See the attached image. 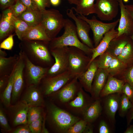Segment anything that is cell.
Wrapping results in <instances>:
<instances>
[{"instance_id":"cell-1","label":"cell","mask_w":133,"mask_h":133,"mask_svg":"<svg viewBox=\"0 0 133 133\" xmlns=\"http://www.w3.org/2000/svg\"><path fill=\"white\" fill-rule=\"evenodd\" d=\"M19 44L20 51L35 65L50 67L54 60L51 53L49 42L36 40H23Z\"/></svg>"},{"instance_id":"cell-2","label":"cell","mask_w":133,"mask_h":133,"mask_svg":"<svg viewBox=\"0 0 133 133\" xmlns=\"http://www.w3.org/2000/svg\"><path fill=\"white\" fill-rule=\"evenodd\" d=\"M64 32L60 36L54 38L49 42L50 50L66 47H74L81 50L87 54H92V49L79 39L75 25L69 19H65Z\"/></svg>"},{"instance_id":"cell-3","label":"cell","mask_w":133,"mask_h":133,"mask_svg":"<svg viewBox=\"0 0 133 133\" xmlns=\"http://www.w3.org/2000/svg\"><path fill=\"white\" fill-rule=\"evenodd\" d=\"M47 113V119L50 125L59 133H66L71 126L81 119L52 103L48 105Z\"/></svg>"},{"instance_id":"cell-4","label":"cell","mask_w":133,"mask_h":133,"mask_svg":"<svg viewBox=\"0 0 133 133\" xmlns=\"http://www.w3.org/2000/svg\"><path fill=\"white\" fill-rule=\"evenodd\" d=\"M42 11L41 24L48 36L51 40L55 37L64 28L65 19L59 10L55 9H46Z\"/></svg>"},{"instance_id":"cell-5","label":"cell","mask_w":133,"mask_h":133,"mask_svg":"<svg viewBox=\"0 0 133 133\" xmlns=\"http://www.w3.org/2000/svg\"><path fill=\"white\" fill-rule=\"evenodd\" d=\"M75 77L68 70L55 76H46L40 82L42 83L40 88L45 95H50L59 90Z\"/></svg>"},{"instance_id":"cell-6","label":"cell","mask_w":133,"mask_h":133,"mask_svg":"<svg viewBox=\"0 0 133 133\" xmlns=\"http://www.w3.org/2000/svg\"><path fill=\"white\" fill-rule=\"evenodd\" d=\"M68 48V70L75 76L78 77L87 69L91 58L78 48L71 46Z\"/></svg>"},{"instance_id":"cell-7","label":"cell","mask_w":133,"mask_h":133,"mask_svg":"<svg viewBox=\"0 0 133 133\" xmlns=\"http://www.w3.org/2000/svg\"><path fill=\"white\" fill-rule=\"evenodd\" d=\"M50 51L54 59V62L48 69L46 76H55L68 70V47L50 50Z\"/></svg>"},{"instance_id":"cell-8","label":"cell","mask_w":133,"mask_h":133,"mask_svg":"<svg viewBox=\"0 0 133 133\" xmlns=\"http://www.w3.org/2000/svg\"><path fill=\"white\" fill-rule=\"evenodd\" d=\"M77 17L86 22L90 25L93 35L95 46L99 43L105 33L112 29L115 28L119 22V19L110 23H104L97 19L95 16L89 19L82 15H77Z\"/></svg>"},{"instance_id":"cell-9","label":"cell","mask_w":133,"mask_h":133,"mask_svg":"<svg viewBox=\"0 0 133 133\" xmlns=\"http://www.w3.org/2000/svg\"><path fill=\"white\" fill-rule=\"evenodd\" d=\"M22 53L24 61V79H25L28 85H38L42 79L46 76L50 67H44L35 65Z\"/></svg>"},{"instance_id":"cell-10","label":"cell","mask_w":133,"mask_h":133,"mask_svg":"<svg viewBox=\"0 0 133 133\" xmlns=\"http://www.w3.org/2000/svg\"><path fill=\"white\" fill-rule=\"evenodd\" d=\"M95 14L101 20L110 21L115 18L119 11V0H96Z\"/></svg>"},{"instance_id":"cell-11","label":"cell","mask_w":133,"mask_h":133,"mask_svg":"<svg viewBox=\"0 0 133 133\" xmlns=\"http://www.w3.org/2000/svg\"><path fill=\"white\" fill-rule=\"evenodd\" d=\"M122 93L112 94L100 98L102 108V114L114 126L116 124V115L118 109Z\"/></svg>"},{"instance_id":"cell-12","label":"cell","mask_w":133,"mask_h":133,"mask_svg":"<svg viewBox=\"0 0 133 133\" xmlns=\"http://www.w3.org/2000/svg\"><path fill=\"white\" fill-rule=\"evenodd\" d=\"M82 87L76 77L51 95H53L59 102L66 104L75 98Z\"/></svg>"},{"instance_id":"cell-13","label":"cell","mask_w":133,"mask_h":133,"mask_svg":"<svg viewBox=\"0 0 133 133\" xmlns=\"http://www.w3.org/2000/svg\"><path fill=\"white\" fill-rule=\"evenodd\" d=\"M18 60L15 66L13 80L11 100L15 101L17 99L23 88L24 83V61L23 54L19 52Z\"/></svg>"},{"instance_id":"cell-14","label":"cell","mask_w":133,"mask_h":133,"mask_svg":"<svg viewBox=\"0 0 133 133\" xmlns=\"http://www.w3.org/2000/svg\"><path fill=\"white\" fill-rule=\"evenodd\" d=\"M66 14L69 17L75 21L77 34L81 41L91 49L94 48L89 36L91 28L88 24L76 16L74 13L72 8L67 9Z\"/></svg>"},{"instance_id":"cell-15","label":"cell","mask_w":133,"mask_h":133,"mask_svg":"<svg viewBox=\"0 0 133 133\" xmlns=\"http://www.w3.org/2000/svg\"><path fill=\"white\" fill-rule=\"evenodd\" d=\"M94 100L82 87L75 98L65 105L66 108L70 111L82 115L86 108Z\"/></svg>"},{"instance_id":"cell-16","label":"cell","mask_w":133,"mask_h":133,"mask_svg":"<svg viewBox=\"0 0 133 133\" xmlns=\"http://www.w3.org/2000/svg\"><path fill=\"white\" fill-rule=\"evenodd\" d=\"M119 1L121 15L117 37L124 34L130 36L133 33V20L127 11L123 0Z\"/></svg>"},{"instance_id":"cell-17","label":"cell","mask_w":133,"mask_h":133,"mask_svg":"<svg viewBox=\"0 0 133 133\" xmlns=\"http://www.w3.org/2000/svg\"><path fill=\"white\" fill-rule=\"evenodd\" d=\"M14 16L9 8L4 10L2 12L0 21V43L15 31L13 24Z\"/></svg>"},{"instance_id":"cell-18","label":"cell","mask_w":133,"mask_h":133,"mask_svg":"<svg viewBox=\"0 0 133 133\" xmlns=\"http://www.w3.org/2000/svg\"><path fill=\"white\" fill-rule=\"evenodd\" d=\"M38 85H28L22 101L29 107H42L44 101L40 88Z\"/></svg>"},{"instance_id":"cell-19","label":"cell","mask_w":133,"mask_h":133,"mask_svg":"<svg viewBox=\"0 0 133 133\" xmlns=\"http://www.w3.org/2000/svg\"><path fill=\"white\" fill-rule=\"evenodd\" d=\"M108 75L106 69H98L93 82L90 94L94 100L100 99V92L106 83Z\"/></svg>"},{"instance_id":"cell-20","label":"cell","mask_w":133,"mask_h":133,"mask_svg":"<svg viewBox=\"0 0 133 133\" xmlns=\"http://www.w3.org/2000/svg\"><path fill=\"white\" fill-rule=\"evenodd\" d=\"M117 30L113 28L104 35L99 44L96 47L92 49V55L89 62L88 67L91 63L96 58L105 52L107 50L111 41L117 37Z\"/></svg>"},{"instance_id":"cell-21","label":"cell","mask_w":133,"mask_h":133,"mask_svg":"<svg viewBox=\"0 0 133 133\" xmlns=\"http://www.w3.org/2000/svg\"><path fill=\"white\" fill-rule=\"evenodd\" d=\"M29 107L22 101L10 108L14 126L28 124L27 115Z\"/></svg>"},{"instance_id":"cell-22","label":"cell","mask_w":133,"mask_h":133,"mask_svg":"<svg viewBox=\"0 0 133 133\" xmlns=\"http://www.w3.org/2000/svg\"><path fill=\"white\" fill-rule=\"evenodd\" d=\"M98 68L96 60L95 59L86 70L78 77V80L82 88L90 94L91 91L93 82Z\"/></svg>"},{"instance_id":"cell-23","label":"cell","mask_w":133,"mask_h":133,"mask_svg":"<svg viewBox=\"0 0 133 133\" xmlns=\"http://www.w3.org/2000/svg\"><path fill=\"white\" fill-rule=\"evenodd\" d=\"M102 108L100 99L94 100L83 113L84 119L87 122L92 123L102 114Z\"/></svg>"},{"instance_id":"cell-24","label":"cell","mask_w":133,"mask_h":133,"mask_svg":"<svg viewBox=\"0 0 133 133\" xmlns=\"http://www.w3.org/2000/svg\"><path fill=\"white\" fill-rule=\"evenodd\" d=\"M125 82L123 80L117 79L109 76L100 94V99L110 94L122 93V87Z\"/></svg>"},{"instance_id":"cell-25","label":"cell","mask_w":133,"mask_h":133,"mask_svg":"<svg viewBox=\"0 0 133 133\" xmlns=\"http://www.w3.org/2000/svg\"><path fill=\"white\" fill-rule=\"evenodd\" d=\"M40 40L47 42H50L51 40L41 23L35 26L30 27L23 35L21 40Z\"/></svg>"},{"instance_id":"cell-26","label":"cell","mask_w":133,"mask_h":133,"mask_svg":"<svg viewBox=\"0 0 133 133\" xmlns=\"http://www.w3.org/2000/svg\"><path fill=\"white\" fill-rule=\"evenodd\" d=\"M130 36L124 34L116 37L110 42L106 51L113 57H117L128 42Z\"/></svg>"},{"instance_id":"cell-27","label":"cell","mask_w":133,"mask_h":133,"mask_svg":"<svg viewBox=\"0 0 133 133\" xmlns=\"http://www.w3.org/2000/svg\"><path fill=\"white\" fill-rule=\"evenodd\" d=\"M17 18L25 22L30 26H35L41 23L42 11L29 8Z\"/></svg>"},{"instance_id":"cell-28","label":"cell","mask_w":133,"mask_h":133,"mask_svg":"<svg viewBox=\"0 0 133 133\" xmlns=\"http://www.w3.org/2000/svg\"><path fill=\"white\" fill-rule=\"evenodd\" d=\"M18 57V54H15L8 57H0V77L10 75L15 67Z\"/></svg>"},{"instance_id":"cell-29","label":"cell","mask_w":133,"mask_h":133,"mask_svg":"<svg viewBox=\"0 0 133 133\" xmlns=\"http://www.w3.org/2000/svg\"><path fill=\"white\" fill-rule=\"evenodd\" d=\"M96 0H79L76 7L72 8L77 15L87 16L95 14V1Z\"/></svg>"},{"instance_id":"cell-30","label":"cell","mask_w":133,"mask_h":133,"mask_svg":"<svg viewBox=\"0 0 133 133\" xmlns=\"http://www.w3.org/2000/svg\"><path fill=\"white\" fill-rule=\"evenodd\" d=\"M14 69L10 75L7 85L2 91L0 96L1 101L7 107H9L10 105L13 87Z\"/></svg>"},{"instance_id":"cell-31","label":"cell","mask_w":133,"mask_h":133,"mask_svg":"<svg viewBox=\"0 0 133 133\" xmlns=\"http://www.w3.org/2000/svg\"><path fill=\"white\" fill-rule=\"evenodd\" d=\"M116 58L127 65L133 61V41L131 37L120 54Z\"/></svg>"},{"instance_id":"cell-32","label":"cell","mask_w":133,"mask_h":133,"mask_svg":"<svg viewBox=\"0 0 133 133\" xmlns=\"http://www.w3.org/2000/svg\"><path fill=\"white\" fill-rule=\"evenodd\" d=\"M13 24L15 32L18 38L21 40L22 37L30 26L25 22L14 16Z\"/></svg>"},{"instance_id":"cell-33","label":"cell","mask_w":133,"mask_h":133,"mask_svg":"<svg viewBox=\"0 0 133 133\" xmlns=\"http://www.w3.org/2000/svg\"><path fill=\"white\" fill-rule=\"evenodd\" d=\"M127 65L121 62L117 58L113 57L109 66L106 70L109 76H113L117 74Z\"/></svg>"},{"instance_id":"cell-34","label":"cell","mask_w":133,"mask_h":133,"mask_svg":"<svg viewBox=\"0 0 133 133\" xmlns=\"http://www.w3.org/2000/svg\"><path fill=\"white\" fill-rule=\"evenodd\" d=\"M132 106V103L128 98L122 93L120 100L118 112L119 116L124 117Z\"/></svg>"},{"instance_id":"cell-35","label":"cell","mask_w":133,"mask_h":133,"mask_svg":"<svg viewBox=\"0 0 133 133\" xmlns=\"http://www.w3.org/2000/svg\"><path fill=\"white\" fill-rule=\"evenodd\" d=\"M41 107H29L27 115L28 124L42 117Z\"/></svg>"},{"instance_id":"cell-36","label":"cell","mask_w":133,"mask_h":133,"mask_svg":"<svg viewBox=\"0 0 133 133\" xmlns=\"http://www.w3.org/2000/svg\"><path fill=\"white\" fill-rule=\"evenodd\" d=\"M113 57L106 51L100 55L99 59L96 60L98 68L106 69L109 66Z\"/></svg>"},{"instance_id":"cell-37","label":"cell","mask_w":133,"mask_h":133,"mask_svg":"<svg viewBox=\"0 0 133 133\" xmlns=\"http://www.w3.org/2000/svg\"><path fill=\"white\" fill-rule=\"evenodd\" d=\"M115 126L103 116H102L98 126L99 133H111L114 132Z\"/></svg>"},{"instance_id":"cell-38","label":"cell","mask_w":133,"mask_h":133,"mask_svg":"<svg viewBox=\"0 0 133 133\" xmlns=\"http://www.w3.org/2000/svg\"><path fill=\"white\" fill-rule=\"evenodd\" d=\"M88 123L83 119H81L71 126L67 130L66 133H84Z\"/></svg>"},{"instance_id":"cell-39","label":"cell","mask_w":133,"mask_h":133,"mask_svg":"<svg viewBox=\"0 0 133 133\" xmlns=\"http://www.w3.org/2000/svg\"><path fill=\"white\" fill-rule=\"evenodd\" d=\"M14 16L17 17L25 12L28 8L20 0H17L15 3L9 7Z\"/></svg>"},{"instance_id":"cell-40","label":"cell","mask_w":133,"mask_h":133,"mask_svg":"<svg viewBox=\"0 0 133 133\" xmlns=\"http://www.w3.org/2000/svg\"><path fill=\"white\" fill-rule=\"evenodd\" d=\"M43 118L42 117L28 124L31 133H41L43 124Z\"/></svg>"},{"instance_id":"cell-41","label":"cell","mask_w":133,"mask_h":133,"mask_svg":"<svg viewBox=\"0 0 133 133\" xmlns=\"http://www.w3.org/2000/svg\"><path fill=\"white\" fill-rule=\"evenodd\" d=\"M14 36L13 34H11L2 41L0 43V49L7 50H11L14 44Z\"/></svg>"},{"instance_id":"cell-42","label":"cell","mask_w":133,"mask_h":133,"mask_svg":"<svg viewBox=\"0 0 133 133\" xmlns=\"http://www.w3.org/2000/svg\"><path fill=\"white\" fill-rule=\"evenodd\" d=\"M0 124L1 127L5 131L8 132L11 130L4 112L1 108L0 109Z\"/></svg>"},{"instance_id":"cell-43","label":"cell","mask_w":133,"mask_h":133,"mask_svg":"<svg viewBox=\"0 0 133 133\" xmlns=\"http://www.w3.org/2000/svg\"><path fill=\"white\" fill-rule=\"evenodd\" d=\"M122 92L128 98L132 103H133V88L128 83L125 82L122 87Z\"/></svg>"},{"instance_id":"cell-44","label":"cell","mask_w":133,"mask_h":133,"mask_svg":"<svg viewBox=\"0 0 133 133\" xmlns=\"http://www.w3.org/2000/svg\"><path fill=\"white\" fill-rule=\"evenodd\" d=\"M133 88V65L126 71L123 76V80Z\"/></svg>"},{"instance_id":"cell-45","label":"cell","mask_w":133,"mask_h":133,"mask_svg":"<svg viewBox=\"0 0 133 133\" xmlns=\"http://www.w3.org/2000/svg\"><path fill=\"white\" fill-rule=\"evenodd\" d=\"M39 10L42 11L49 7L51 3L50 0H33Z\"/></svg>"},{"instance_id":"cell-46","label":"cell","mask_w":133,"mask_h":133,"mask_svg":"<svg viewBox=\"0 0 133 133\" xmlns=\"http://www.w3.org/2000/svg\"><path fill=\"white\" fill-rule=\"evenodd\" d=\"M13 133H31L28 124L22 125L12 132Z\"/></svg>"},{"instance_id":"cell-47","label":"cell","mask_w":133,"mask_h":133,"mask_svg":"<svg viewBox=\"0 0 133 133\" xmlns=\"http://www.w3.org/2000/svg\"><path fill=\"white\" fill-rule=\"evenodd\" d=\"M17 0H0V7L4 10L9 8L16 2Z\"/></svg>"},{"instance_id":"cell-48","label":"cell","mask_w":133,"mask_h":133,"mask_svg":"<svg viewBox=\"0 0 133 133\" xmlns=\"http://www.w3.org/2000/svg\"><path fill=\"white\" fill-rule=\"evenodd\" d=\"M10 75L4 76L0 77V91H2L7 85Z\"/></svg>"},{"instance_id":"cell-49","label":"cell","mask_w":133,"mask_h":133,"mask_svg":"<svg viewBox=\"0 0 133 133\" xmlns=\"http://www.w3.org/2000/svg\"><path fill=\"white\" fill-rule=\"evenodd\" d=\"M20 0L28 8L33 10H39L33 0Z\"/></svg>"},{"instance_id":"cell-50","label":"cell","mask_w":133,"mask_h":133,"mask_svg":"<svg viewBox=\"0 0 133 133\" xmlns=\"http://www.w3.org/2000/svg\"><path fill=\"white\" fill-rule=\"evenodd\" d=\"M132 106L128 111L126 115V120L127 126L130 125L133 119V103Z\"/></svg>"},{"instance_id":"cell-51","label":"cell","mask_w":133,"mask_h":133,"mask_svg":"<svg viewBox=\"0 0 133 133\" xmlns=\"http://www.w3.org/2000/svg\"><path fill=\"white\" fill-rule=\"evenodd\" d=\"M126 9L133 20V4L125 5Z\"/></svg>"},{"instance_id":"cell-52","label":"cell","mask_w":133,"mask_h":133,"mask_svg":"<svg viewBox=\"0 0 133 133\" xmlns=\"http://www.w3.org/2000/svg\"><path fill=\"white\" fill-rule=\"evenodd\" d=\"M124 133H133V125H130L128 126L127 129L124 132Z\"/></svg>"},{"instance_id":"cell-53","label":"cell","mask_w":133,"mask_h":133,"mask_svg":"<svg viewBox=\"0 0 133 133\" xmlns=\"http://www.w3.org/2000/svg\"><path fill=\"white\" fill-rule=\"evenodd\" d=\"M51 4L53 6H57L61 3V0H50Z\"/></svg>"},{"instance_id":"cell-54","label":"cell","mask_w":133,"mask_h":133,"mask_svg":"<svg viewBox=\"0 0 133 133\" xmlns=\"http://www.w3.org/2000/svg\"><path fill=\"white\" fill-rule=\"evenodd\" d=\"M67 1L71 4H74L76 5L78 3L79 0H65Z\"/></svg>"},{"instance_id":"cell-55","label":"cell","mask_w":133,"mask_h":133,"mask_svg":"<svg viewBox=\"0 0 133 133\" xmlns=\"http://www.w3.org/2000/svg\"><path fill=\"white\" fill-rule=\"evenodd\" d=\"M7 55L6 52L0 49V57H5Z\"/></svg>"},{"instance_id":"cell-56","label":"cell","mask_w":133,"mask_h":133,"mask_svg":"<svg viewBox=\"0 0 133 133\" xmlns=\"http://www.w3.org/2000/svg\"><path fill=\"white\" fill-rule=\"evenodd\" d=\"M130 37L133 41V33L132 35L131 36H130Z\"/></svg>"}]
</instances>
